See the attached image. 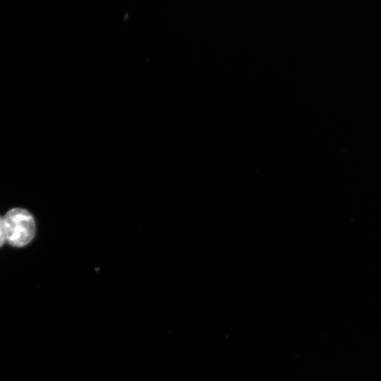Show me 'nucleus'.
Wrapping results in <instances>:
<instances>
[{"mask_svg": "<svg viewBox=\"0 0 381 381\" xmlns=\"http://www.w3.org/2000/svg\"><path fill=\"white\" fill-rule=\"evenodd\" d=\"M6 240L13 247L22 248L29 244L36 234V223L27 210L15 207L9 210L4 218Z\"/></svg>", "mask_w": 381, "mask_h": 381, "instance_id": "f257e3e1", "label": "nucleus"}, {"mask_svg": "<svg viewBox=\"0 0 381 381\" xmlns=\"http://www.w3.org/2000/svg\"><path fill=\"white\" fill-rule=\"evenodd\" d=\"M6 241V233L4 224V219L0 216V248L4 245Z\"/></svg>", "mask_w": 381, "mask_h": 381, "instance_id": "f03ea898", "label": "nucleus"}]
</instances>
